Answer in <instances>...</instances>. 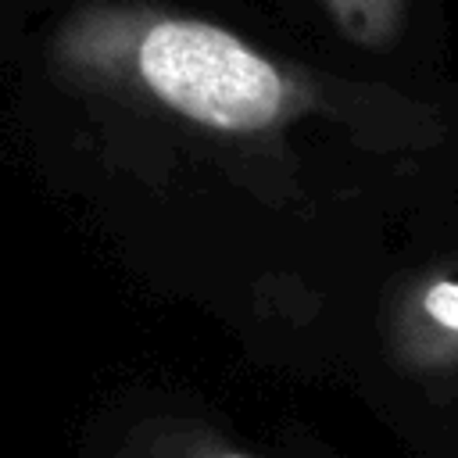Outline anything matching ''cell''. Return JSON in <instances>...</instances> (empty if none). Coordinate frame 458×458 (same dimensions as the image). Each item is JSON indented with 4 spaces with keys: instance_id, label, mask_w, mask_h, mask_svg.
Wrapping results in <instances>:
<instances>
[{
    "instance_id": "4",
    "label": "cell",
    "mask_w": 458,
    "mask_h": 458,
    "mask_svg": "<svg viewBox=\"0 0 458 458\" xmlns=\"http://www.w3.org/2000/svg\"><path fill=\"white\" fill-rule=\"evenodd\" d=\"M218 458H243V454H218Z\"/></svg>"
},
{
    "instance_id": "2",
    "label": "cell",
    "mask_w": 458,
    "mask_h": 458,
    "mask_svg": "<svg viewBox=\"0 0 458 458\" xmlns=\"http://www.w3.org/2000/svg\"><path fill=\"white\" fill-rule=\"evenodd\" d=\"M329 21L358 47L386 50L408 18V0H318Z\"/></svg>"
},
{
    "instance_id": "3",
    "label": "cell",
    "mask_w": 458,
    "mask_h": 458,
    "mask_svg": "<svg viewBox=\"0 0 458 458\" xmlns=\"http://www.w3.org/2000/svg\"><path fill=\"white\" fill-rule=\"evenodd\" d=\"M426 311H429L440 326H447V329L458 333V283H437V286H429V293H426Z\"/></svg>"
},
{
    "instance_id": "1",
    "label": "cell",
    "mask_w": 458,
    "mask_h": 458,
    "mask_svg": "<svg viewBox=\"0 0 458 458\" xmlns=\"http://www.w3.org/2000/svg\"><path fill=\"white\" fill-rule=\"evenodd\" d=\"M57 50L72 68L132 79L175 114L222 132H261L293 107L286 72L247 39L136 0L75 7L57 32Z\"/></svg>"
}]
</instances>
